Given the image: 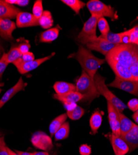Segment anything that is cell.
<instances>
[{
  "label": "cell",
  "instance_id": "6da1fadb",
  "mask_svg": "<svg viewBox=\"0 0 138 155\" xmlns=\"http://www.w3.org/2000/svg\"><path fill=\"white\" fill-rule=\"evenodd\" d=\"M137 52L138 46L136 45L118 44L109 51L105 56V60L116 76L124 80H133L130 68Z\"/></svg>",
  "mask_w": 138,
  "mask_h": 155
},
{
  "label": "cell",
  "instance_id": "7a4b0ae2",
  "mask_svg": "<svg viewBox=\"0 0 138 155\" xmlns=\"http://www.w3.org/2000/svg\"><path fill=\"white\" fill-rule=\"evenodd\" d=\"M69 58L76 59L80 64L83 70L89 74L92 79L97 73L98 68L105 62V60L96 57L89 49L80 45L76 53L72 54Z\"/></svg>",
  "mask_w": 138,
  "mask_h": 155
},
{
  "label": "cell",
  "instance_id": "3957f363",
  "mask_svg": "<svg viewBox=\"0 0 138 155\" xmlns=\"http://www.w3.org/2000/svg\"><path fill=\"white\" fill-rule=\"evenodd\" d=\"M76 91L83 96L82 101L91 102L99 96L94 80L83 70L76 81Z\"/></svg>",
  "mask_w": 138,
  "mask_h": 155
},
{
  "label": "cell",
  "instance_id": "277c9868",
  "mask_svg": "<svg viewBox=\"0 0 138 155\" xmlns=\"http://www.w3.org/2000/svg\"><path fill=\"white\" fill-rule=\"evenodd\" d=\"M94 81L98 93L106 98L107 102H111L120 112H123L124 109H126L127 106L124 103L109 91L108 86L105 84V78L104 77L96 73L94 77Z\"/></svg>",
  "mask_w": 138,
  "mask_h": 155
},
{
  "label": "cell",
  "instance_id": "5b68a950",
  "mask_svg": "<svg viewBox=\"0 0 138 155\" xmlns=\"http://www.w3.org/2000/svg\"><path fill=\"white\" fill-rule=\"evenodd\" d=\"M86 7L92 16L100 18L108 17L112 21L118 19V16L115 8L110 5H106L99 0H90L86 3Z\"/></svg>",
  "mask_w": 138,
  "mask_h": 155
},
{
  "label": "cell",
  "instance_id": "8992f818",
  "mask_svg": "<svg viewBox=\"0 0 138 155\" xmlns=\"http://www.w3.org/2000/svg\"><path fill=\"white\" fill-rule=\"evenodd\" d=\"M99 18L96 16H92L84 23L81 32L78 35V39L80 43L85 45L97 37L96 28Z\"/></svg>",
  "mask_w": 138,
  "mask_h": 155
},
{
  "label": "cell",
  "instance_id": "52a82bcc",
  "mask_svg": "<svg viewBox=\"0 0 138 155\" xmlns=\"http://www.w3.org/2000/svg\"><path fill=\"white\" fill-rule=\"evenodd\" d=\"M55 55H56V53L53 52L49 56L36 59V60H34L29 62H23L20 58L19 60L14 62L13 64L17 68L19 73L22 74H24L36 69L37 67H39L41 64H42L43 63L47 61L48 60L51 59Z\"/></svg>",
  "mask_w": 138,
  "mask_h": 155
},
{
  "label": "cell",
  "instance_id": "ba28073f",
  "mask_svg": "<svg viewBox=\"0 0 138 155\" xmlns=\"http://www.w3.org/2000/svg\"><path fill=\"white\" fill-rule=\"evenodd\" d=\"M31 141L35 148L44 151L51 150L54 147L51 137H49L42 131L34 133L31 137Z\"/></svg>",
  "mask_w": 138,
  "mask_h": 155
},
{
  "label": "cell",
  "instance_id": "9c48e42d",
  "mask_svg": "<svg viewBox=\"0 0 138 155\" xmlns=\"http://www.w3.org/2000/svg\"><path fill=\"white\" fill-rule=\"evenodd\" d=\"M108 86L118 88L124 91L138 96V81L124 80L116 76L113 81H112Z\"/></svg>",
  "mask_w": 138,
  "mask_h": 155
},
{
  "label": "cell",
  "instance_id": "30bf717a",
  "mask_svg": "<svg viewBox=\"0 0 138 155\" xmlns=\"http://www.w3.org/2000/svg\"><path fill=\"white\" fill-rule=\"evenodd\" d=\"M85 45L88 49L96 51L106 56L109 51L117 45L111 44L103 38L97 37L96 38L86 43Z\"/></svg>",
  "mask_w": 138,
  "mask_h": 155
},
{
  "label": "cell",
  "instance_id": "8fae6325",
  "mask_svg": "<svg viewBox=\"0 0 138 155\" xmlns=\"http://www.w3.org/2000/svg\"><path fill=\"white\" fill-rule=\"evenodd\" d=\"M16 25L18 28H28L39 25V19L28 12H20L16 16Z\"/></svg>",
  "mask_w": 138,
  "mask_h": 155
},
{
  "label": "cell",
  "instance_id": "7c38bea8",
  "mask_svg": "<svg viewBox=\"0 0 138 155\" xmlns=\"http://www.w3.org/2000/svg\"><path fill=\"white\" fill-rule=\"evenodd\" d=\"M16 28V24L8 18H0V37L6 41L13 39L12 33Z\"/></svg>",
  "mask_w": 138,
  "mask_h": 155
},
{
  "label": "cell",
  "instance_id": "4fadbf2b",
  "mask_svg": "<svg viewBox=\"0 0 138 155\" xmlns=\"http://www.w3.org/2000/svg\"><path fill=\"white\" fill-rule=\"evenodd\" d=\"M26 86L27 83H24L22 78H20L17 83L9 89L0 99V109H2L6 103L8 102L12 97L15 96V95H16L18 93L21 91H24Z\"/></svg>",
  "mask_w": 138,
  "mask_h": 155
},
{
  "label": "cell",
  "instance_id": "5bb4252c",
  "mask_svg": "<svg viewBox=\"0 0 138 155\" xmlns=\"http://www.w3.org/2000/svg\"><path fill=\"white\" fill-rule=\"evenodd\" d=\"M110 141L115 155H125L130 152L127 143L120 136L111 134Z\"/></svg>",
  "mask_w": 138,
  "mask_h": 155
},
{
  "label": "cell",
  "instance_id": "9a60e30c",
  "mask_svg": "<svg viewBox=\"0 0 138 155\" xmlns=\"http://www.w3.org/2000/svg\"><path fill=\"white\" fill-rule=\"evenodd\" d=\"M21 11L19 8L8 3L6 1L0 0V18L13 19Z\"/></svg>",
  "mask_w": 138,
  "mask_h": 155
},
{
  "label": "cell",
  "instance_id": "2e32d148",
  "mask_svg": "<svg viewBox=\"0 0 138 155\" xmlns=\"http://www.w3.org/2000/svg\"><path fill=\"white\" fill-rule=\"evenodd\" d=\"M126 142L130 151H132L138 148V125L134 124L133 127L127 134L121 137Z\"/></svg>",
  "mask_w": 138,
  "mask_h": 155
},
{
  "label": "cell",
  "instance_id": "e0dca14e",
  "mask_svg": "<svg viewBox=\"0 0 138 155\" xmlns=\"http://www.w3.org/2000/svg\"><path fill=\"white\" fill-rule=\"evenodd\" d=\"M54 98L63 103V104H70V103H77L83 99V96L77 91H72L63 95L54 94Z\"/></svg>",
  "mask_w": 138,
  "mask_h": 155
},
{
  "label": "cell",
  "instance_id": "ac0fdd59",
  "mask_svg": "<svg viewBox=\"0 0 138 155\" xmlns=\"http://www.w3.org/2000/svg\"><path fill=\"white\" fill-rule=\"evenodd\" d=\"M60 32V26L49 29L40 34L39 41L42 43H51L58 37Z\"/></svg>",
  "mask_w": 138,
  "mask_h": 155
},
{
  "label": "cell",
  "instance_id": "d6986e66",
  "mask_svg": "<svg viewBox=\"0 0 138 155\" xmlns=\"http://www.w3.org/2000/svg\"><path fill=\"white\" fill-rule=\"evenodd\" d=\"M57 94L63 95L72 91H76L75 84L65 81H57L53 86Z\"/></svg>",
  "mask_w": 138,
  "mask_h": 155
},
{
  "label": "cell",
  "instance_id": "ffe728a7",
  "mask_svg": "<svg viewBox=\"0 0 138 155\" xmlns=\"http://www.w3.org/2000/svg\"><path fill=\"white\" fill-rule=\"evenodd\" d=\"M118 115L120 125V137H122L130 131L135 124L123 114V112H118Z\"/></svg>",
  "mask_w": 138,
  "mask_h": 155
},
{
  "label": "cell",
  "instance_id": "44dd1931",
  "mask_svg": "<svg viewBox=\"0 0 138 155\" xmlns=\"http://www.w3.org/2000/svg\"><path fill=\"white\" fill-rule=\"evenodd\" d=\"M67 117H68L67 114H61L57 116V117L55 118L51 122V123L50 124L49 130L51 137L54 136L56 132L58 130V129L66 122Z\"/></svg>",
  "mask_w": 138,
  "mask_h": 155
},
{
  "label": "cell",
  "instance_id": "7402d4cb",
  "mask_svg": "<svg viewBox=\"0 0 138 155\" xmlns=\"http://www.w3.org/2000/svg\"><path fill=\"white\" fill-rule=\"evenodd\" d=\"M39 24L42 29H51L54 24V19L51 12L49 11H44L42 15L39 19Z\"/></svg>",
  "mask_w": 138,
  "mask_h": 155
},
{
  "label": "cell",
  "instance_id": "603a6c76",
  "mask_svg": "<svg viewBox=\"0 0 138 155\" xmlns=\"http://www.w3.org/2000/svg\"><path fill=\"white\" fill-rule=\"evenodd\" d=\"M102 123V115L99 111L95 112L90 119V125L92 132L95 134Z\"/></svg>",
  "mask_w": 138,
  "mask_h": 155
},
{
  "label": "cell",
  "instance_id": "cb8c5ba5",
  "mask_svg": "<svg viewBox=\"0 0 138 155\" xmlns=\"http://www.w3.org/2000/svg\"><path fill=\"white\" fill-rule=\"evenodd\" d=\"M70 134V124L68 122H66L56 132L54 135L55 140L56 141H61L67 138Z\"/></svg>",
  "mask_w": 138,
  "mask_h": 155
},
{
  "label": "cell",
  "instance_id": "d4e9b609",
  "mask_svg": "<svg viewBox=\"0 0 138 155\" xmlns=\"http://www.w3.org/2000/svg\"><path fill=\"white\" fill-rule=\"evenodd\" d=\"M61 2L70 7L77 15L79 14L80 9L85 6V3L80 0H62Z\"/></svg>",
  "mask_w": 138,
  "mask_h": 155
},
{
  "label": "cell",
  "instance_id": "484cf974",
  "mask_svg": "<svg viewBox=\"0 0 138 155\" xmlns=\"http://www.w3.org/2000/svg\"><path fill=\"white\" fill-rule=\"evenodd\" d=\"M99 37L103 38V39L109 42L111 44H115V45H118V44H121L122 41H121V33H113L111 32H109L107 34L105 35H100Z\"/></svg>",
  "mask_w": 138,
  "mask_h": 155
},
{
  "label": "cell",
  "instance_id": "4316f807",
  "mask_svg": "<svg viewBox=\"0 0 138 155\" xmlns=\"http://www.w3.org/2000/svg\"><path fill=\"white\" fill-rule=\"evenodd\" d=\"M22 54L18 47L12 46L6 54L7 60L9 63H13L22 57Z\"/></svg>",
  "mask_w": 138,
  "mask_h": 155
},
{
  "label": "cell",
  "instance_id": "83f0119b",
  "mask_svg": "<svg viewBox=\"0 0 138 155\" xmlns=\"http://www.w3.org/2000/svg\"><path fill=\"white\" fill-rule=\"evenodd\" d=\"M84 114L85 110L79 106H77L73 109L67 112V117L73 120H79Z\"/></svg>",
  "mask_w": 138,
  "mask_h": 155
},
{
  "label": "cell",
  "instance_id": "f1b7e54d",
  "mask_svg": "<svg viewBox=\"0 0 138 155\" xmlns=\"http://www.w3.org/2000/svg\"><path fill=\"white\" fill-rule=\"evenodd\" d=\"M97 27L98 28L99 32H101L102 35H105L110 32L109 25L105 18H99L97 23Z\"/></svg>",
  "mask_w": 138,
  "mask_h": 155
},
{
  "label": "cell",
  "instance_id": "f546056e",
  "mask_svg": "<svg viewBox=\"0 0 138 155\" xmlns=\"http://www.w3.org/2000/svg\"><path fill=\"white\" fill-rule=\"evenodd\" d=\"M130 71L133 78V80L138 81V52L133 60Z\"/></svg>",
  "mask_w": 138,
  "mask_h": 155
},
{
  "label": "cell",
  "instance_id": "4dcf8cb0",
  "mask_svg": "<svg viewBox=\"0 0 138 155\" xmlns=\"http://www.w3.org/2000/svg\"><path fill=\"white\" fill-rule=\"evenodd\" d=\"M43 6L41 0H37L34 3L32 8V15L37 18L39 19L43 14Z\"/></svg>",
  "mask_w": 138,
  "mask_h": 155
},
{
  "label": "cell",
  "instance_id": "1f68e13d",
  "mask_svg": "<svg viewBox=\"0 0 138 155\" xmlns=\"http://www.w3.org/2000/svg\"><path fill=\"white\" fill-rule=\"evenodd\" d=\"M107 106L108 112V120H114L119 119V111L117 110V109L109 102H107Z\"/></svg>",
  "mask_w": 138,
  "mask_h": 155
},
{
  "label": "cell",
  "instance_id": "d6a6232c",
  "mask_svg": "<svg viewBox=\"0 0 138 155\" xmlns=\"http://www.w3.org/2000/svg\"><path fill=\"white\" fill-rule=\"evenodd\" d=\"M109 123L112 130V134L116 136H120V125L119 119L109 120Z\"/></svg>",
  "mask_w": 138,
  "mask_h": 155
},
{
  "label": "cell",
  "instance_id": "836d02e7",
  "mask_svg": "<svg viewBox=\"0 0 138 155\" xmlns=\"http://www.w3.org/2000/svg\"><path fill=\"white\" fill-rule=\"evenodd\" d=\"M130 44H138V25L130 29Z\"/></svg>",
  "mask_w": 138,
  "mask_h": 155
},
{
  "label": "cell",
  "instance_id": "e575fe53",
  "mask_svg": "<svg viewBox=\"0 0 138 155\" xmlns=\"http://www.w3.org/2000/svg\"><path fill=\"white\" fill-rule=\"evenodd\" d=\"M8 61L7 60L6 58V54L4 52L2 56V57L0 58V80H1L4 71H5L7 66L8 65Z\"/></svg>",
  "mask_w": 138,
  "mask_h": 155
},
{
  "label": "cell",
  "instance_id": "d590c367",
  "mask_svg": "<svg viewBox=\"0 0 138 155\" xmlns=\"http://www.w3.org/2000/svg\"><path fill=\"white\" fill-rule=\"evenodd\" d=\"M18 47L19 49L21 54H24L29 52L30 48H31V45H30L29 42L28 41L24 40V41H22V42H21L19 44V45H18Z\"/></svg>",
  "mask_w": 138,
  "mask_h": 155
},
{
  "label": "cell",
  "instance_id": "8d00e7d4",
  "mask_svg": "<svg viewBox=\"0 0 138 155\" xmlns=\"http://www.w3.org/2000/svg\"><path fill=\"white\" fill-rule=\"evenodd\" d=\"M7 147L4 136L0 137V155H9Z\"/></svg>",
  "mask_w": 138,
  "mask_h": 155
},
{
  "label": "cell",
  "instance_id": "74e56055",
  "mask_svg": "<svg viewBox=\"0 0 138 155\" xmlns=\"http://www.w3.org/2000/svg\"><path fill=\"white\" fill-rule=\"evenodd\" d=\"M6 2L11 5H16L19 6H26L29 3L28 0H6Z\"/></svg>",
  "mask_w": 138,
  "mask_h": 155
},
{
  "label": "cell",
  "instance_id": "f35d334b",
  "mask_svg": "<svg viewBox=\"0 0 138 155\" xmlns=\"http://www.w3.org/2000/svg\"><path fill=\"white\" fill-rule=\"evenodd\" d=\"M79 153L80 155H90L92 153V148L89 145L83 144L79 148Z\"/></svg>",
  "mask_w": 138,
  "mask_h": 155
},
{
  "label": "cell",
  "instance_id": "ab89813d",
  "mask_svg": "<svg viewBox=\"0 0 138 155\" xmlns=\"http://www.w3.org/2000/svg\"><path fill=\"white\" fill-rule=\"evenodd\" d=\"M127 107L133 112H135L138 110V99H131L127 104Z\"/></svg>",
  "mask_w": 138,
  "mask_h": 155
},
{
  "label": "cell",
  "instance_id": "60d3db41",
  "mask_svg": "<svg viewBox=\"0 0 138 155\" xmlns=\"http://www.w3.org/2000/svg\"><path fill=\"white\" fill-rule=\"evenodd\" d=\"M121 41L123 44H130V30L121 32Z\"/></svg>",
  "mask_w": 138,
  "mask_h": 155
},
{
  "label": "cell",
  "instance_id": "b9f144b4",
  "mask_svg": "<svg viewBox=\"0 0 138 155\" xmlns=\"http://www.w3.org/2000/svg\"><path fill=\"white\" fill-rule=\"evenodd\" d=\"M34 58H35L34 55L32 52L29 51V52H28V53L22 54V57L21 58V60L23 62H29V61H31L35 60Z\"/></svg>",
  "mask_w": 138,
  "mask_h": 155
},
{
  "label": "cell",
  "instance_id": "7bdbcfd3",
  "mask_svg": "<svg viewBox=\"0 0 138 155\" xmlns=\"http://www.w3.org/2000/svg\"><path fill=\"white\" fill-rule=\"evenodd\" d=\"M64 107L67 109V111H70L72 109H73L77 105L76 103H70V104H64Z\"/></svg>",
  "mask_w": 138,
  "mask_h": 155
},
{
  "label": "cell",
  "instance_id": "ee69618b",
  "mask_svg": "<svg viewBox=\"0 0 138 155\" xmlns=\"http://www.w3.org/2000/svg\"><path fill=\"white\" fill-rule=\"evenodd\" d=\"M32 155H50L47 151H35L31 153Z\"/></svg>",
  "mask_w": 138,
  "mask_h": 155
},
{
  "label": "cell",
  "instance_id": "f6af8a7d",
  "mask_svg": "<svg viewBox=\"0 0 138 155\" xmlns=\"http://www.w3.org/2000/svg\"><path fill=\"white\" fill-rule=\"evenodd\" d=\"M19 155H32L31 153L29 152H26V151H19V150H16L15 151Z\"/></svg>",
  "mask_w": 138,
  "mask_h": 155
},
{
  "label": "cell",
  "instance_id": "bcb514c9",
  "mask_svg": "<svg viewBox=\"0 0 138 155\" xmlns=\"http://www.w3.org/2000/svg\"><path fill=\"white\" fill-rule=\"evenodd\" d=\"M133 118L134 120L138 124V110L134 113L133 115Z\"/></svg>",
  "mask_w": 138,
  "mask_h": 155
},
{
  "label": "cell",
  "instance_id": "7dc6e473",
  "mask_svg": "<svg viewBox=\"0 0 138 155\" xmlns=\"http://www.w3.org/2000/svg\"><path fill=\"white\" fill-rule=\"evenodd\" d=\"M7 150H8V151L9 155H19L16 151H12V150H11L9 147H7Z\"/></svg>",
  "mask_w": 138,
  "mask_h": 155
},
{
  "label": "cell",
  "instance_id": "c3c4849f",
  "mask_svg": "<svg viewBox=\"0 0 138 155\" xmlns=\"http://www.w3.org/2000/svg\"><path fill=\"white\" fill-rule=\"evenodd\" d=\"M4 51V50H3V47H2L1 42H0V57H2L3 54L5 52V51Z\"/></svg>",
  "mask_w": 138,
  "mask_h": 155
},
{
  "label": "cell",
  "instance_id": "681fc988",
  "mask_svg": "<svg viewBox=\"0 0 138 155\" xmlns=\"http://www.w3.org/2000/svg\"><path fill=\"white\" fill-rule=\"evenodd\" d=\"M4 136V133H3L2 131H0V137Z\"/></svg>",
  "mask_w": 138,
  "mask_h": 155
},
{
  "label": "cell",
  "instance_id": "f907efd6",
  "mask_svg": "<svg viewBox=\"0 0 138 155\" xmlns=\"http://www.w3.org/2000/svg\"><path fill=\"white\" fill-rule=\"evenodd\" d=\"M1 57H0V58H1ZM2 91V89L1 88H0V93H1Z\"/></svg>",
  "mask_w": 138,
  "mask_h": 155
},
{
  "label": "cell",
  "instance_id": "816d5d0a",
  "mask_svg": "<svg viewBox=\"0 0 138 155\" xmlns=\"http://www.w3.org/2000/svg\"><path fill=\"white\" fill-rule=\"evenodd\" d=\"M53 155H57V153H54Z\"/></svg>",
  "mask_w": 138,
  "mask_h": 155
},
{
  "label": "cell",
  "instance_id": "f5cc1de1",
  "mask_svg": "<svg viewBox=\"0 0 138 155\" xmlns=\"http://www.w3.org/2000/svg\"><path fill=\"white\" fill-rule=\"evenodd\" d=\"M137 46H138V44H137Z\"/></svg>",
  "mask_w": 138,
  "mask_h": 155
}]
</instances>
